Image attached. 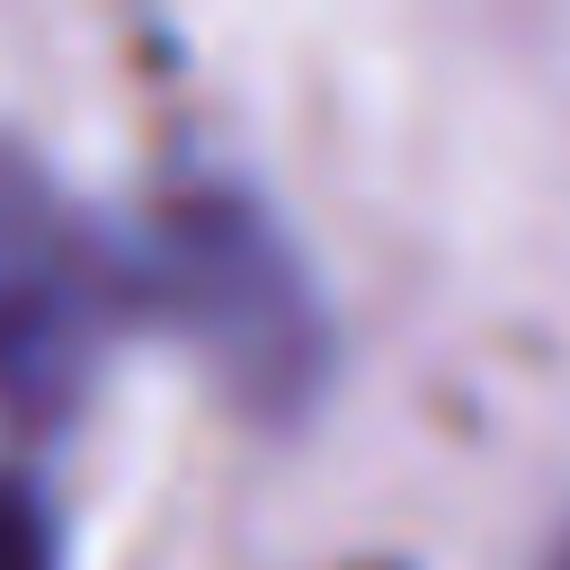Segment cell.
Masks as SVG:
<instances>
[{
    "label": "cell",
    "mask_w": 570,
    "mask_h": 570,
    "mask_svg": "<svg viewBox=\"0 0 570 570\" xmlns=\"http://www.w3.org/2000/svg\"><path fill=\"white\" fill-rule=\"evenodd\" d=\"M142 294L187 338H205L249 392H285L312 374V347H321L312 294H303L285 240L240 196H178L151 223Z\"/></svg>",
    "instance_id": "1"
},
{
    "label": "cell",
    "mask_w": 570,
    "mask_h": 570,
    "mask_svg": "<svg viewBox=\"0 0 570 570\" xmlns=\"http://www.w3.org/2000/svg\"><path fill=\"white\" fill-rule=\"evenodd\" d=\"M89 294L62 223L27 178H0V392L9 401H53L80 365Z\"/></svg>",
    "instance_id": "2"
},
{
    "label": "cell",
    "mask_w": 570,
    "mask_h": 570,
    "mask_svg": "<svg viewBox=\"0 0 570 570\" xmlns=\"http://www.w3.org/2000/svg\"><path fill=\"white\" fill-rule=\"evenodd\" d=\"M552 570H570V552H561V561H552Z\"/></svg>",
    "instance_id": "4"
},
{
    "label": "cell",
    "mask_w": 570,
    "mask_h": 570,
    "mask_svg": "<svg viewBox=\"0 0 570 570\" xmlns=\"http://www.w3.org/2000/svg\"><path fill=\"white\" fill-rule=\"evenodd\" d=\"M0 570H62L53 508H45L36 481H18V472H0Z\"/></svg>",
    "instance_id": "3"
}]
</instances>
